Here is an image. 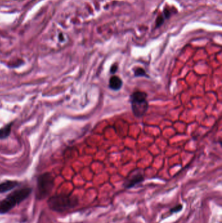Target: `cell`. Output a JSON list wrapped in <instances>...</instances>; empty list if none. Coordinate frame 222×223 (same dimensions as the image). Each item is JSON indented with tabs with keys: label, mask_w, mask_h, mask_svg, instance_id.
I'll use <instances>...</instances> for the list:
<instances>
[{
	"label": "cell",
	"mask_w": 222,
	"mask_h": 223,
	"mask_svg": "<svg viewBox=\"0 0 222 223\" xmlns=\"http://www.w3.org/2000/svg\"><path fill=\"white\" fill-rule=\"evenodd\" d=\"M79 204L78 198L71 193H60L49 196L47 205L54 212L63 213L73 209Z\"/></svg>",
	"instance_id": "6da1fadb"
},
{
	"label": "cell",
	"mask_w": 222,
	"mask_h": 223,
	"mask_svg": "<svg viewBox=\"0 0 222 223\" xmlns=\"http://www.w3.org/2000/svg\"><path fill=\"white\" fill-rule=\"evenodd\" d=\"M12 125V123H9L0 129V140L7 138L11 135Z\"/></svg>",
	"instance_id": "ba28073f"
},
{
	"label": "cell",
	"mask_w": 222,
	"mask_h": 223,
	"mask_svg": "<svg viewBox=\"0 0 222 223\" xmlns=\"http://www.w3.org/2000/svg\"><path fill=\"white\" fill-rule=\"evenodd\" d=\"M183 208V206L182 204H178L173 207H172L171 210H170V213H178L180 211H181Z\"/></svg>",
	"instance_id": "30bf717a"
},
{
	"label": "cell",
	"mask_w": 222,
	"mask_h": 223,
	"mask_svg": "<svg viewBox=\"0 0 222 223\" xmlns=\"http://www.w3.org/2000/svg\"><path fill=\"white\" fill-rule=\"evenodd\" d=\"M54 183V177L51 173L45 172L39 175L36 180V199L42 200L49 197L53 191Z\"/></svg>",
	"instance_id": "3957f363"
},
{
	"label": "cell",
	"mask_w": 222,
	"mask_h": 223,
	"mask_svg": "<svg viewBox=\"0 0 222 223\" xmlns=\"http://www.w3.org/2000/svg\"><path fill=\"white\" fill-rule=\"evenodd\" d=\"M117 69H118V65L117 64H113L110 68V73L112 74H115L117 72Z\"/></svg>",
	"instance_id": "7c38bea8"
},
{
	"label": "cell",
	"mask_w": 222,
	"mask_h": 223,
	"mask_svg": "<svg viewBox=\"0 0 222 223\" xmlns=\"http://www.w3.org/2000/svg\"><path fill=\"white\" fill-rule=\"evenodd\" d=\"M30 187L20 188L11 192L4 199L0 201V215L9 213L13 208L21 204L31 194Z\"/></svg>",
	"instance_id": "7a4b0ae2"
},
{
	"label": "cell",
	"mask_w": 222,
	"mask_h": 223,
	"mask_svg": "<svg viewBox=\"0 0 222 223\" xmlns=\"http://www.w3.org/2000/svg\"><path fill=\"white\" fill-rule=\"evenodd\" d=\"M135 77H147V74L144 69L142 67H137L134 69Z\"/></svg>",
	"instance_id": "9c48e42d"
},
{
	"label": "cell",
	"mask_w": 222,
	"mask_h": 223,
	"mask_svg": "<svg viewBox=\"0 0 222 223\" xmlns=\"http://www.w3.org/2000/svg\"><path fill=\"white\" fill-rule=\"evenodd\" d=\"M144 180V176L143 172L141 171L137 170L133 172L132 174H130L127 179L125 180L124 183V187L125 189H131L132 187L140 183H142Z\"/></svg>",
	"instance_id": "5b68a950"
},
{
	"label": "cell",
	"mask_w": 222,
	"mask_h": 223,
	"mask_svg": "<svg viewBox=\"0 0 222 223\" xmlns=\"http://www.w3.org/2000/svg\"><path fill=\"white\" fill-rule=\"evenodd\" d=\"M147 94L143 92H135L130 97L132 112L136 117L143 116L149 108V103L147 101Z\"/></svg>",
	"instance_id": "277c9868"
},
{
	"label": "cell",
	"mask_w": 222,
	"mask_h": 223,
	"mask_svg": "<svg viewBox=\"0 0 222 223\" xmlns=\"http://www.w3.org/2000/svg\"><path fill=\"white\" fill-rule=\"evenodd\" d=\"M20 185V183L14 180H6L0 183V194L11 191Z\"/></svg>",
	"instance_id": "8992f818"
},
{
	"label": "cell",
	"mask_w": 222,
	"mask_h": 223,
	"mask_svg": "<svg viewBox=\"0 0 222 223\" xmlns=\"http://www.w3.org/2000/svg\"><path fill=\"white\" fill-rule=\"evenodd\" d=\"M164 21H165V18H164V17H163V16H159L157 19V22H156L157 27L161 26L163 24H164Z\"/></svg>",
	"instance_id": "8fae6325"
},
{
	"label": "cell",
	"mask_w": 222,
	"mask_h": 223,
	"mask_svg": "<svg viewBox=\"0 0 222 223\" xmlns=\"http://www.w3.org/2000/svg\"><path fill=\"white\" fill-rule=\"evenodd\" d=\"M164 17L165 19H167V18H169V17H170V12L169 11L167 10H164V16H163Z\"/></svg>",
	"instance_id": "4fadbf2b"
},
{
	"label": "cell",
	"mask_w": 222,
	"mask_h": 223,
	"mask_svg": "<svg viewBox=\"0 0 222 223\" xmlns=\"http://www.w3.org/2000/svg\"><path fill=\"white\" fill-rule=\"evenodd\" d=\"M123 86L122 80L117 76H112L110 78L109 81V87L112 90L118 91Z\"/></svg>",
	"instance_id": "52a82bcc"
}]
</instances>
